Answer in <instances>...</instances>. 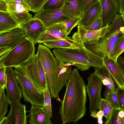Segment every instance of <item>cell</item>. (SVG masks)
Segmentation results:
<instances>
[{
  "label": "cell",
  "mask_w": 124,
  "mask_h": 124,
  "mask_svg": "<svg viewBox=\"0 0 124 124\" xmlns=\"http://www.w3.org/2000/svg\"><path fill=\"white\" fill-rule=\"evenodd\" d=\"M65 86L66 90L59 113L62 124L76 123L85 115L87 100L85 82L77 69L72 70Z\"/></svg>",
  "instance_id": "obj_1"
},
{
  "label": "cell",
  "mask_w": 124,
  "mask_h": 124,
  "mask_svg": "<svg viewBox=\"0 0 124 124\" xmlns=\"http://www.w3.org/2000/svg\"><path fill=\"white\" fill-rule=\"evenodd\" d=\"M53 53L59 62H75L94 68L101 67L104 65L103 57L91 52L85 46H82L78 49H54Z\"/></svg>",
  "instance_id": "obj_2"
},
{
  "label": "cell",
  "mask_w": 124,
  "mask_h": 124,
  "mask_svg": "<svg viewBox=\"0 0 124 124\" xmlns=\"http://www.w3.org/2000/svg\"><path fill=\"white\" fill-rule=\"evenodd\" d=\"M44 70L51 97H58V80L61 70L60 62L53 55L50 48L39 44L37 54Z\"/></svg>",
  "instance_id": "obj_3"
},
{
  "label": "cell",
  "mask_w": 124,
  "mask_h": 124,
  "mask_svg": "<svg viewBox=\"0 0 124 124\" xmlns=\"http://www.w3.org/2000/svg\"><path fill=\"white\" fill-rule=\"evenodd\" d=\"M34 43L25 37L11 49L0 55V67H16L26 61L35 54Z\"/></svg>",
  "instance_id": "obj_4"
},
{
  "label": "cell",
  "mask_w": 124,
  "mask_h": 124,
  "mask_svg": "<svg viewBox=\"0 0 124 124\" xmlns=\"http://www.w3.org/2000/svg\"><path fill=\"white\" fill-rule=\"evenodd\" d=\"M14 68L25 75L41 92L48 86L44 70L37 54Z\"/></svg>",
  "instance_id": "obj_5"
},
{
  "label": "cell",
  "mask_w": 124,
  "mask_h": 124,
  "mask_svg": "<svg viewBox=\"0 0 124 124\" xmlns=\"http://www.w3.org/2000/svg\"><path fill=\"white\" fill-rule=\"evenodd\" d=\"M121 34L119 31H117L111 34H105L102 37L86 41L84 44L88 49L99 56L102 57L107 54L112 57L115 44Z\"/></svg>",
  "instance_id": "obj_6"
},
{
  "label": "cell",
  "mask_w": 124,
  "mask_h": 124,
  "mask_svg": "<svg viewBox=\"0 0 124 124\" xmlns=\"http://www.w3.org/2000/svg\"><path fill=\"white\" fill-rule=\"evenodd\" d=\"M14 70L24 101L30 103L31 105L43 107V93L36 87L25 75L15 68Z\"/></svg>",
  "instance_id": "obj_7"
},
{
  "label": "cell",
  "mask_w": 124,
  "mask_h": 124,
  "mask_svg": "<svg viewBox=\"0 0 124 124\" xmlns=\"http://www.w3.org/2000/svg\"><path fill=\"white\" fill-rule=\"evenodd\" d=\"M88 83L86 86L90 101V112H97L102 98L101 92L102 86L101 79L94 73L87 78Z\"/></svg>",
  "instance_id": "obj_8"
},
{
  "label": "cell",
  "mask_w": 124,
  "mask_h": 124,
  "mask_svg": "<svg viewBox=\"0 0 124 124\" xmlns=\"http://www.w3.org/2000/svg\"><path fill=\"white\" fill-rule=\"evenodd\" d=\"M8 12L20 24L33 17L29 12L30 8L25 0H5Z\"/></svg>",
  "instance_id": "obj_9"
},
{
  "label": "cell",
  "mask_w": 124,
  "mask_h": 124,
  "mask_svg": "<svg viewBox=\"0 0 124 124\" xmlns=\"http://www.w3.org/2000/svg\"><path fill=\"white\" fill-rule=\"evenodd\" d=\"M6 74L7 79L5 88L9 104L20 102L23 95L14 69L12 67H7Z\"/></svg>",
  "instance_id": "obj_10"
},
{
  "label": "cell",
  "mask_w": 124,
  "mask_h": 124,
  "mask_svg": "<svg viewBox=\"0 0 124 124\" xmlns=\"http://www.w3.org/2000/svg\"><path fill=\"white\" fill-rule=\"evenodd\" d=\"M33 17L40 20L46 27L64 22L70 18L64 11L62 8L53 10H41L36 13Z\"/></svg>",
  "instance_id": "obj_11"
},
{
  "label": "cell",
  "mask_w": 124,
  "mask_h": 124,
  "mask_svg": "<svg viewBox=\"0 0 124 124\" xmlns=\"http://www.w3.org/2000/svg\"><path fill=\"white\" fill-rule=\"evenodd\" d=\"M26 37L34 44L38 43L39 39L46 31V27L39 19L33 17L21 25Z\"/></svg>",
  "instance_id": "obj_12"
},
{
  "label": "cell",
  "mask_w": 124,
  "mask_h": 124,
  "mask_svg": "<svg viewBox=\"0 0 124 124\" xmlns=\"http://www.w3.org/2000/svg\"><path fill=\"white\" fill-rule=\"evenodd\" d=\"M109 27L107 25L95 31L86 30L83 26L78 25V30L72 35V39L81 45L85 46L84 43L104 36L108 32Z\"/></svg>",
  "instance_id": "obj_13"
},
{
  "label": "cell",
  "mask_w": 124,
  "mask_h": 124,
  "mask_svg": "<svg viewBox=\"0 0 124 124\" xmlns=\"http://www.w3.org/2000/svg\"><path fill=\"white\" fill-rule=\"evenodd\" d=\"M101 6V15L102 28L111 23L119 9V0H100Z\"/></svg>",
  "instance_id": "obj_14"
},
{
  "label": "cell",
  "mask_w": 124,
  "mask_h": 124,
  "mask_svg": "<svg viewBox=\"0 0 124 124\" xmlns=\"http://www.w3.org/2000/svg\"><path fill=\"white\" fill-rule=\"evenodd\" d=\"M26 37L21 26L0 33V47L5 46L11 50Z\"/></svg>",
  "instance_id": "obj_15"
},
{
  "label": "cell",
  "mask_w": 124,
  "mask_h": 124,
  "mask_svg": "<svg viewBox=\"0 0 124 124\" xmlns=\"http://www.w3.org/2000/svg\"><path fill=\"white\" fill-rule=\"evenodd\" d=\"M68 35L65 27L62 23H60L55 24L46 27L37 43L41 44L48 41L70 38V37Z\"/></svg>",
  "instance_id": "obj_16"
},
{
  "label": "cell",
  "mask_w": 124,
  "mask_h": 124,
  "mask_svg": "<svg viewBox=\"0 0 124 124\" xmlns=\"http://www.w3.org/2000/svg\"><path fill=\"white\" fill-rule=\"evenodd\" d=\"M10 105V110L6 117L8 124H26L27 123L26 106L20 102Z\"/></svg>",
  "instance_id": "obj_17"
},
{
  "label": "cell",
  "mask_w": 124,
  "mask_h": 124,
  "mask_svg": "<svg viewBox=\"0 0 124 124\" xmlns=\"http://www.w3.org/2000/svg\"><path fill=\"white\" fill-rule=\"evenodd\" d=\"M104 64L107 67L118 86L124 88V80L121 68L112 57L107 54L102 57Z\"/></svg>",
  "instance_id": "obj_18"
},
{
  "label": "cell",
  "mask_w": 124,
  "mask_h": 124,
  "mask_svg": "<svg viewBox=\"0 0 124 124\" xmlns=\"http://www.w3.org/2000/svg\"><path fill=\"white\" fill-rule=\"evenodd\" d=\"M101 11L100 0L84 12L78 25L83 26L86 28L101 16Z\"/></svg>",
  "instance_id": "obj_19"
},
{
  "label": "cell",
  "mask_w": 124,
  "mask_h": 124,
  "mask_svg": "<svg viewBox=\"0 0 124 124\" xmlns=\"http://www.w3.org/2000/svg\"><path fill=\"white\" fill-rule=\"evenodd\" d=\"M29 123L31 124H52L47 111L43 107L31 105L29 111Z\"/></svg>",
  "instance_id": "obj_20"
},
{
  "label": "cell",
  "mask_w": 124,
  "mask_h": 124,
  "mask_svg": "<svg viewBox=\"0 0 124 124\" xmlns=\"http://www.w3.org/2000/svg\"><path fill=\"white\" fill-rule=\"evenodd\" d=\"M85 0H65L62 8L70 18L81 17L83 13Z\"/></svg>",
  "instance_id": "obj_21"
},
{
  "label": "cell",
  "mask_w": 124,
  "mask_h": 124,
  "mask_svg": "<svg viewBox=\"0 0 124 124\" xmlns=\"http://www.w3.org/2000/svg\"><path fill=\"white\" fill-rule=\"evenodd\" d=\"M20 25L8 12L0 11V33L9 31Z\"/></svg>",
  "instance_id": "obj_22"
},
{
  "label": "cell",
  "mask_w": 124,
  "mask_h": 124,
  "mask_svg": "<svg viewBox=\"0 0 124 124\" xmlns=\"http://www.w3.org/2000/svg\"><path fill=\"white\" fill-rule=\"evenodd\" d=\"M43 43L50 49L66 48L78 49L83 46L74 41L71 38L68 39L47 41Z\"/></svg>",
  "instance_id": "obj_23"
},
{
  "label": "cell",
  "mask_w": 124,
  "mask_h": 124,
  "mask_svg": "<svg viewBox=\"0 0 124 124\" xmlns=\"http://www.w3.org/2000/svg\"><path fill=\"white\" fill-rule=\"evenodd\" d=\"M94 73L101 80L103 84L106 86L108 84L116 83L106 66L104 65L100 67H95Z\"/></svg>",
  "instance_id": "obj_24"
},
{
  "label": "cell",
  "mask_w": 124,
  "mask_h": 124,
  "mask_svg": "<svg viewBox=\"0 0 124 124\" xmlns=\"http://www.w3.org/2000/svg\"><path fill=\"white\" fill-rule=\"evenodd\" d=\"M5 87L0 88V122L8 111L9 101L5 90Z\"/></svg>",
  "instance_id": "obj_25"
},
{
  "label": "cell",
  "mask_w": 124,
  "mask_h": 124,
  "mask_svg": "<svg viewBox=\"0 0 124 124\" xmlns=\"http://www.w3.org/2000/svg\"><path fill=\"white\" fill-rule=\"evenodd\" d=\"M99 109L103 112L104 116L106 119L105 124H107L110 119L114 109L113 108L107 100L102 98Z\"/></svg>",
  "instance_id": "obj_26"
},
{
  "label": "cell",
  "mask_w": 124,
  "mask_h": 124,
  "mask_svg": "<svg viewBox=\"0 0 124 124\" xmlns=\"http://www.w3.org/2000/svg\"><path fill=\"white\" fill-rule=\"evenodd\" d=\"M109 25L108 31L106 35H109L116 31H119L121 27L124 26V22L122 16L117 14L114 20Z\"/></svg>",
  "instance_id": "obj_27"
},
{
  "label": "cell",
  "mask_w": 124,
  "mask_h": 124,
  "mask_svg": "<svg viewBox=\"0 0 124 124\" xmlns=\"http://www.w3.org/2000/svg\"><path fill=\"white\" fill-rule=\"evenodd\" d=\"M124 52V35H122L117 39L115 44L112 58L117 62L118 57Z\"/></svg>",
  "instance_id": "obj_28"
},
{
  "label": "cell",
  "mask_w": 124,
  "mask_h": 124,
  "mask_svg": "<svg viewBox=\"0 0 124 124\" xmlns=\"http://www.w3.org/2000/svg\"><path fill=\"white\" fill-rule=\"evenodd\" d=\"M44 98V105L43 107L47 111L50 118L52 117L51 95L49 88L48 86L46 89L42 92Z\"/></svg>",
  "instance_id": "obj_29"
},
{
  "label": "cell",
  "mask_w": 124,
  "mask_h": 124,
  "mask_svg": "<svg viewBox=\"0 0 124 124\" xmlns=\"http://www.w3.org/2000/svg\"><path fill=\"white\" fill-rule=\"evenodd\" d=\"M65 0H47L42 8V10H55L63 7Z\"/></svg>",
  "instance_id": "obj_30"
},
{
  "label": "cell",
  "mask_w": 124,
  "mask_h": 124,
  "mask_svg": "<svg viewBox=\"0 0 124 124\" xmlns=\"http://www.w3.org/2000/svg\"><path fill=\"white\" fill-rule=\"evenodd\" d=\"M29 7L30 11L38 13L41 9L47 0H25Z\"/></svg>",
  "instance_id": "obj_31"
},
{
  "label": "cell",
  "mask_w": 124,
  "mask_h": 124,
  "mask_svg": "<svg viewBox=\"0 0 124 124\" xmlns=\"http://www.w3.org/2000/svg\"><path fill=\"white\" fill-rule=\"evenodd\" d=\"M72 68V67L69 66L66 71L59 75L58 87L59 93L62 89L63 86L68 82L70 76Z\"/></svg>",
  "instance_id": "obj_32"
},
{
  "label": "cell",
  "mask_w": 124,
  "mask_h": 124,
  "mask_svg": "<svg viewBox=\"0 0 124 124\" xmlns=\"http://www.w3.org/2000/svg\"><path fill=\"white\" fill-rule=\"evenodd\" d=\"M81 18L78 16L70 18L64 22L60 23L64 27L67 35L70 32L72 29L78 25Z\"/></svg>",
  "instance_id": "obj_33"
},
{
  "label": "cell",
  "mask_w": 124,
  "mask_h": 124,
  "mask_svg": "<svg viewBox=\"0 0 124 124\" xmlns=\"http://www.w3.org/2000/svg\"><path fill=\"white\" fill-rule=\"evenodd\" d=\"M105 99L108 101L114 109H120L116 91L104 94Z\"/></svg>",
  "instance_id": "obj_34"
},
{
  "label": "cell",
  "mask_w": 124,
  "mask_h": 124,
  "mask_svg": "<svg viewBox=\"0 0 124 124\" xmlns=\"http://www.w3.org/2000/svg\"><path fill=\"white\" fill-rule=\"evenodd\" d=\"M116 92L120 109L124 111V89L118 86Z\"/></svg>",
  "instance_id": "obj_35"
},
{
  "label": "cell",
  "mask_w": 124,
  "mask_h": 124,
  "mask_svg": "<svg viewBox=\"0 0 124 124\" xmlns=\"http://www.w3.org/2000/svg\"><path fill=\"white\" fill-rule=\"evenodd\" d=\"M119 110L113 109L110 119L107 124H124V120L118 116V113Z\"/></svg>",
  "instance_id": "obj_36"
},
{
  "label": "cell",
  "mask_w": 124,
  "mask_h": 124,
  "mask_svg": "<svg viewBox=\"0 0 124 124\" xmlns=\"http://www.w3.org/2000/svg\"><path fill=\"white\" fill-rule=\"evenodd\" d=\"M102 28V21L100 16L93 22L90 25L85 29L88 30L95 31L100 29Z\"/></svg>",
  "instance_id": "obj_37"
},
{
  "label": "cell",
  "mask_w": 124,
  "mask_h": 124,
  "mask_svg": "<svg viewBox=\"0 0 124 124\" xmlns=\"http://www.w3.org/2000/svg\"><path fill=\"white\" fill-rule=\"evenodd\" d=\"M7 67H0V88L5 87L7 77L6 71Z\"/></svg>",
  "instance_id": "obj_38"
},
{
  "label": "cell",
  "mask_w": 124,
  "mask_h": 124,
  "mask_svg": "<svg viewBox=\"0 0 124 124\" xmlns=\"http://www.w3.org/2000/svg\"><path fill=\"white\" fill-rule=\"evenodd\" d=\"M91 116L94 118H97L98 124H102L103 123L102 118L104 114L102 111L100 110L97 112L93 111L91 113Z\"/></svg>",
  "instance_id": "obj_39"
},
{
  "label": "cell",
  "mask_w": 124,
  "mask_h": 124,
  "mask_svg": "<svg viewBox=\"0 0 124 124\" xmlns=\"http://www.w3.org/2000/svg\"><path fill=\"white\" fill-rule=\"evenodd\" d=\"M100 0H85L83 13Z\"/></svg>",
  "instance_id": "obj_40"
},
{
  "label": "cell",
  "mask_w": 124,
  "mask_h": 124,
  "mask_svg": "<svg viewBox=\"0 0 124 124\" xmlns=\"http://www.w3.org/2000/svg\"><path fill=\"white\" fill-rule=\"evenodd\" d=\"M117 62L121 68L124 80V57L119 56L117 58Z\"/></svg>",
  "instance_id": "obj_41"
},
{
  "label": "cell",
  "mask_w": 124,
  "mask_h": 124,
  "mask_svg": "<svg viewBox=\"0 0 124 124\" xmlns=\"http://www.w3.org/2000/svg\"><path fill=\"white\" fill-rule=\"evenodd\" d=\"M0 11L8 12L7 4L4 0H0Z\"/></svg>",
  "instance_id": "obj_42"
},
{
  "label": "cell",
  "mask_w": 124,
  "mask_h": 124,
  "mask_svg": "<svg viewBox=\"0 0 124 124\" xmlns=\"http://www.w3.org/2000/svg\"><path fill=\"white\" fill-rule=\"evenodd\" d=\"M120 4L119 13L123 16L124 11V0H119Z\"/></svg>",
  "instance_id": "obj_43"
},
{
  "label": "cell",
  "mask_w": 124,
  "mask_h": 124,
  "mask_svg": "<svg viewBox=\"0 0 124 124\" xmlns=\"http://www.w3.org/2000/svg\"><path fill=\"white\" fill-rule=\"evenodd\" d=\"M0 124H8V120L6 117H4L1 121Z\"/></svg>",
  "instance_id": "obj_44"
},
{
  "label": "cell",
  "mask_w": 124,
  "mask_h": 124,
  "mask_svg": "<svg viewBox=\"0 0 124 124\" xmlns=\"http://www.w3.org/2000/svg\"><path fill=\"white\" fill-rule=\"evenodd\" d=\"M119 31L122 34L124 35V26L121 27L119 29Z\"/></svg>",
  "instance_id": "obj_45"
},
{
  "label": "cell",
  "mask_w": 124,
  "mask_h": 124,
  "mask_svg": "<svg viewBox=\"0 0 124 124\" xmlns=\"http://www.w3.org/2000/svg\"><path fill=\"white\" fill-rule=\"evenodd\" d=\"M122 16H123V20H124V13H123V15Z\"/></svg>",
  "instance_id": "obj_46"
},
{
  "label": "cell",
  "mask_w": 124,
  "mask_h": 124,
  "mask_svg": "<svg viewBox=\"0 0 124 124\" xmlns=\"http://www.w3.org/2000/svg\"></svg>",
  "instance_id": "obj_47"
}]
</instances>
